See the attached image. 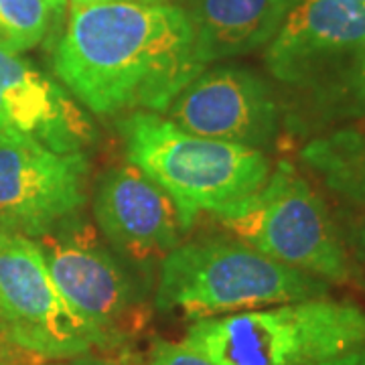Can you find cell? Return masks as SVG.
Wrapping results in <instances>:
<instances>
[{"mask_svg": "<svg viewBox=\"0 0 365 365\" xmlns=\"http://www.w3.org/2000/svg\"><path fill=\"white\" fill-rule=\"evenodd\" d=\"M297 0H191L185 11L195 35V55L207 67L268 45Z\"/></svg>", "mask_w": 365, "mask_h": 365, "instance_id": "4fadbf2b", "label": "cell"}, {"mask_svg": "<svg viewBox=\"0 0 365 365\" xmlns=\"http://www.w3.org/2000/svg\"><path fill=\"white\" fill-rule=\"evenodd\" d=\"M0 331L37 359L108 351L55 288L37 242L13 232H0Z\"/></svg>", "mask_w": 365, "mask_h": 365, "instance_id": "ba28073f", "label": "cell"}, {"mask_svg": "<svg viewBox=\"0 0 365 365\" xmlns=\"http://www.w3.org/2000/svg\"><path fill=\"white\" fill-rule=\"evenodd\" d=\"M39 365H118L116 361H110L104 357H96L91 353L69 357V359H39Z\"/></svg>", "mask_w": 365, "mask_h": 365, "instance_id": "e0dca14e", "label": "cell"}, {"mask_svg": "<svg viewBox=\"0 0 365 365\" xmlns=\"http://www.w3.org/2000/svg\"><path fill=\"white\" fill-rule=\"evenodd\" d=\"M189 347L215 365H319L365 349V311L309 299L195 321Z\"/></svg>", "mask_w": 365, "mask_h": 365, "instance_id": "5b68a950", "label": "cell"}, {"mask_svg": "<svg viewBox=\"0 0 365 365\" xmlns=\"http://www.w3.org/2000/svg\"><path fill=\"white\" fill-rule=\"evenodd\" d=\"M300 157L335 199L341 235L349 234L347 240L365 268V124L314 138Z\"/></svg>", "mask_w": 365, "mask_h": 365, "instance_id": "5bb4252c", "label": "cell"}, {"mask_svg": "<svg viewBox=\"0 0 365 365\" xmlns=\"http://www.w3.org/2000/svg\"><path fill=\"white\" fill-rule=\"evenodd\" d=\"M237 242L325 282H349L351 260L331 211L294 165L280 160L256 193L211 213Z\"/></svg>", "mask_w": 365, "mask_h": 365, "instance_id": "8992f818", "label": "cell"}, {"mask_svg": "<svg viewBox=\"0 0 365 365\" xmlns=\"http://www.w3.org/2000/svg\"><path fill=\"white\" fill-rule=\"evenodd\" d=\"M325 280L264 256L237 240L179 244L160 260L155 307L203 321L297 300L323 299Z\"/></svg>", "mask_w": 365, "mask_h": 365, "instance_id": "3957f363", "label": "cell"}, {"mask_svg": "<svg viewBox=\"0 0 365 365\" xmlns=\"http://www.w3.org/2000/svg\"><path fill=\"white\" fill-rule=\"evenodd\" d=\"M53 67L98 116L165 112L205 69L187 13L170 2H93L71 9Z\"/></svg>", "mask_w": 365, "mask_h": 365, "instance_id": "6da1fadb", "label": "cell"}, {"mask_svg": "<svg viewBox=\"0 0 365 365\" xmlns=\"http://www.w3.org/2000/svg\"><path fill=\"white\" fill-rule=\"evenodd\" d=\"M120 132L130 165L175 201L182 230L203 211H220L256 193L272 173L260 148L197 136L157 112H132Z\"/></svg>", "mask_w": 365, "mask_h": 365, "instance_id": "277c9868", "label": "cell"}, {"mask_svg": "<svg viewBox=\"0 0 365 365\" xmlns=\"http://www.w3.org/2000/svg\"><path fill=\"white\" fill-rule=\"evenodd\" d=\"M157 2H169V0H157Z\"/></svg>", "mask_w": 365, "mask_h": 365, "instance_id": "7402d4cb", "label": "cell"}, {"mask_svg": "<svg viewBox=\"0 0 365 365\" xmlns=\"http://www.w3.org/2000/svg\"><path fill=\"white\" fill-rule=\"evenodd\" d=\"M144 365H215L187 343L155 341Z\"/></svg>", "mask_w": 365, "mask_h": 365, "instance_id": "2e32d148", "label": "cell"}, {"mask_svg": "<svg viewBox=\"0 0 365 365\" xmlns=\"http://www.w3.org/2000/svg\"><path fill=\"white\" fill-rule=\"evenodd\" d=\"M71 9L76 6H86V4H93V2H114V0H67ZM130 2H157V0H130Z\"/></svg>", "mask_w": 365, "mask_h": 365, "instance_id": "d6986e66", "label": "cell"}, {"mask_svg": "<svg viewBox=\"0 0 365 365\" xmlns=\"http://www.w3.org/2000/svg\"><path fill=\"white\" fill-rule=\"evenodd\" d=\"M319 365H365V349L347 353V355H341V357H335V359H331V361H325V364Z\"/></svg>", "mask_w": 365, "mask_h": 365, "instance_id": "ac0fdd59", "label": "cell"}, {"mask_svg": "<svg viewBox=\"0 0 365 365\" xmlns=\"http://www.w3.org/2000/svg\"><path fill=\"white\" fill-rule=\"evenodd\" d=\"M53 284L73 313L118 349L146 321V307L130 272L108 252L90 223L78 217L35 237Z\"/></svg>", "mask_w": 365, "mask_h": 365, "instance_id": "52a82bcc", "label": "cell"}, {"mask_svg": "<svg viewBox=\"0 0 365 365\" xmlns=\"http://www.w3.org/2000/svg\"><path fill=\"white\" fill-rule=\"evenodd\" d=\"M167 110L181 130L260 150L280 124V104L270 86L240 66L203 69Z\"/></svg>", "mask_w": 365, "mask_h": 365, "instance_id": "30bf717a", "label": "cell"}, {"mask_svg": "<svg viewBox=\"0 0 365 365\" xmlns=\"http://www.w3.org/2000/svg\"><path fill=\"white\" fill-rule=\"evenodd\" d=\"M53 13L49 0H0V39L16 53L33 49L45 39Z\"/></svg>", "mask_w": 365, "mask_h": 365, "instance_id": "9a60e30c", "label": "cell"}, {"mask_svg": "<svg viewBox=\"0 0 365 365\" xmlns=\"http://www.w3.org/2000/svg\"><path fill=\"white\" fill-rule=\"evenodd\" d=\"M266 67L314 116L365 118V6L297 0L266 45Z\"/></svg>", "mask_w": 365, "mask_h": 365, "instance_id": "7a4b0ae2", "label": "cell"}, {"mask_svg": "<svg viewBox=\"0 0 365 365\" xmlns=\"http://www.w3.org/2000/svg\"><path fill=\"white\" fill-rule=\"evenodd\" d=\"M0 132L29 136L55 153H83L96 140L93 124L76 100L2 39Z\"/></svg>", "mask_w": 365, "mask_h": 365, "instance_id": "7c38bea8", "label": "cell"}, {"mask_svg": "<svg viewBox=\"0 0 365 365\" xmlns=\"http://www.w3.org/2000/svg\"><path fill=\"white\" fill-rule=\"evenodd\" d=\"M351 2H357V4H361V6H365V0H351Z\"/></svg>", "mask_w": 365, "mask_h": 365, "instance_id": "44dd1931", "label": "cell"}, {"mask_svg": "<svg viewBox=\"0 0 365 365\" xmlns=\"http://www.w3.org/2000/svg\"><path fill=\"white\" fill-rule=\"evenodd\" d=\"M93 217L106 240L138 266L160 262L179 246L182 225L169 193L134 165L102 175Z\"/></svg>", "mask_w": 365, "mask_h": 365, "instance_id": "8fae6325", "label": "cell"}, {"mask_svg": "<svg viewBox=\"0 0 365 365\" xmlns=\"http://www.w3.org/2000/svg\"><path fill=\"white\" fill-rule=\"evenodd\" d=\"M88 175L86 153H55L29 136L0 132V232L39 237L78 217Z\"/></svg>", "mask_w": 365, "mask_h": 365, "instance_id": "9c48e42d", "label": "cell"}, {"mask_svg": "<svg viewBox=\"0 0 365 365\" xmlns=\"http://www.w3.org/2000/svg\"><path fill=\"white\" fill-rule=\"evenodd\" d=\"M49 2L55 6V11H57V13H59V11H63L67 4V0H49Z\"/></svg>", "mask_w": 365, "mask_h": 365, "instance_id": "ffe728a7", "label": "cell"}]
</instances>
